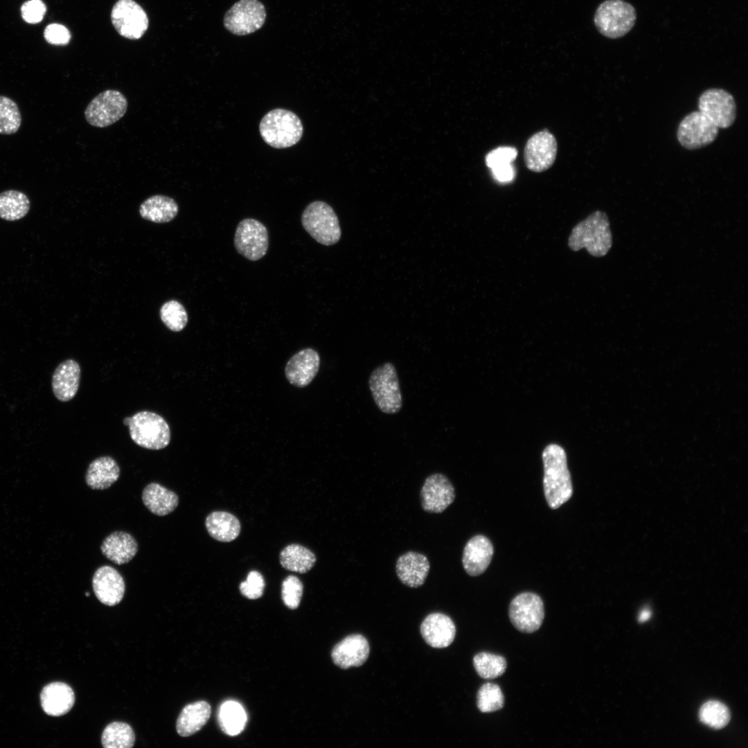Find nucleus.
Wrapping results in <instances>:
<instances>
[{
  "mask_svg": "<svg viewBox=\"0 0 748 748\" xmlns=\"http://www.w3.org/2000/svg\"><path fill=\"white\" fill-rule=\"evenodd\" d=\"M120 467L116 461L108 456H100L92 461L85 474L87 485L93 490L109 488L119 478Z\"/></svg>",
  "mask_w": 748,
  "mask_h": 748,
  "instance_id": "a878e982",
  "label": "nucleus"
},
{
  "mask_svg": "<svg viewBox=\"0 0 748 748\" xmlns=\"http://www.w3.org/2000/svg\"><path fill=\"white\" fill-rule=\"evenodd\" d=\"M21 123V116L17 103L11 98L0 96V134L16 133Z\"/></svg>",
  "mask_w": 748,
  "mask_h": 748,
  "instance_id": "e433bc0d",
  "label": "nucleus"
},
{
  "mask_svg": "<svg viewBox=\"0 0 748 748\" xmlns=\"http://www.w3.org/2000/svg\"><path fill=\"white\" fill-rule=\"evenodd\" d=\"M89 595H90V594H89V592H86V596H89Z\"/></svg>",
  "mask_w": 748,
  "mask_h": 748,
  "instance_id": "de8ad7c7",
  "label": "nucleus"
},
{
  "mask_svg": "<svg viewBox=\"0 0 748 748\" xmlns=\"http://www.w3.org/2000/svg\"><path fill=\"white\" fill-rule=\"evenodd\" d=\"M260 136L269 145L286 148L296 144L301 139L303 127L294 112L285 109H274L267 113L259 125Z\"/></svg>",
  "mask_w": 748,
  "mask_h": 748,
  "instance_id": "7ed1b4c3",
  "label": "nucleus"
},
{
  "mask_svg": "<svg viewBox=\"0 0 748 748\" xmlns=\"http://www.w3.org/2000/svg\"><path fill=\"white\" fill-rule=\"evenodd\" d=\"M430 563L422 553L408 551L397 560L395 571L401 582L407 587L417 588L422 586L428 576Z\"/></svg>",
  "mask_w": 748,
  "mask_h": 748,
  "instance_id": "412c9836",
  "label": "nucleus"
},
{
  "mask_svg": "<svg viewBox=\"0 0 748 748\" xmlns=\"http://www.w3.org/2000/svg\"><path fill=\"white\" fill-rule=\"evenodd\" d=\"M30 207L28 197L24 193L8 190L0 193V217L6 221H16L25 217Z\"/></svg>",
  "mask_w": 748,
  "mask_h": 748,
  "instance_id": "2f4dec72",
  "label": "nucleus"
},
{
  "mask_svg": "<svg viewBox=\"0 0 748 748\" xmlns=\"http://www.w3.org/2000/svg\"><path fill=\"white\" fill-rule=\"evenodd\" d=\"M211 712V706L205 701H198L186 705L177 720V733L183 737L195 733L207 722Z\"/></svg>",
  "mask_w": 748,
  "mask_h": 748,
  "instance_id": "cd10ccee",
  "label": "nucleus"
},
{
  "mask_svg": "<svg viewBox=\"0 0 748 748\" xmlns=\"http://www.w3.org/2000/svg\"><path fill=\"white\" fill-rule=\"evenodd\" d=\"M92 586L97 598L108 606L118 604L122 600L125 590L121 574L114 567L107 565L102 566L95 571Z\"/></svg>",
  "mask_w": 748,
  "mask_h": 748,
  "instance_id": "f3484780",
  "label": "nucleus"
},
{
  "mask_svg": "<svg viewBox=\"0 0 748 748\" xmlns=\"http://www.w3.org/2000/svg\"><path fill=\"white\" fill-rule=\"evenodd\" d=\"M494 553L490 540L484 535H477L466 543L462 556L463 567L471 576L483 573L490 564Z\"/></svg>",
  "mask_w": 748,
  "mask_h": 748,
  "instance_id": "aec40b11",
  "label": "nucleus"
},
{
  "mask_svg": "<svg viewBox=\"0 0 748 748\" xmlns=\"http://www.w3.org/2000/svg\"><path fill=\"white\" fill-rule=\"evenodd\" d=\"M719 128L702 112L694 111L687 114L679 124L677 137L684 148L695 150L713 142Z\"/></svg>",
  "mask_w": 748,
  "mask_h": 748,
  "instance_id": "9d476101",
  "label": "nucleus"
},
{
  "mask_svg": "<svg viewBox=\"0 0 748 748\" xmlns=\"http://www.w3.org/2000/svg\"><path fill=\"white\" fill-rule=\"evenodd\" d=\"M101 742L105 748H131L134 745L135 735L127 723L114 722L104 729Z\"/></svg>",
  "mask_w": 748,
  "mask_h": 748,
  "instance_id": "72a5a7b5",
  "label": "nucleus"
},
{
  "mask_svg": "<svg viewBox=\"0 0 748 748\" xmlns=\"http://www.w3.org/2000/svg\"><path fill=\"white\" fill-rule=\"evenodd\" d=\"M319 366V354L312 348H305L297 353L288 361L285 367V375L292 385L304 387L316 376Z\"/></svg>",
  "mask_w": 748,
  "mask_h": 748,
  "instance_id": "6ab92c4d",
  "label": "nucleus"
},
{
  "mask_svg": "<svg viewBox=\"0 0 748 748\" xmlns=\"http://www.w3.org/2000/svg\"><path fill=\"white\" fill-rule=\"evenodd\" d=\"M650 616L651 612L649 609H643L639 614L638 620L640 623H643L648 621Z\"/></svg>",
  "mask_w": 748,
  "mask_h": 748,
  "instance_id": "49530a36",
  "label": "nucleus"
},
{
  "mask_svg": "<svg viewBox=\"0 0 748 748\" xmlns=\"http://www.w3.org/2000/svg\"><path fill=\"white\" fill-rule=\"evenodd\" d=\"M493 177L500 182H509L515 177V170L512 163L491 168Z\"/></svg>",
  "mask_w": 748,
  "mask_h": 748,
  "instance_id": "a18cd8bd",
  "label": "nucleus"
},
{
  "mask_svg": "<svg viewBox=\"0 0 748 748\" xmlns=\"http://www.w3.org/2000/svg\"><path fill=\"white\" fill-rule=\"evenodd\" d=\"M179 207L172 198L163 195H152L140 206L139 213L147 220L155 223H166L172 220L178 213Z\"/></svg>",
  "mask_w": 748,
  "mask_h": 748,
  "instance_id": "c85d7f7f",
  "label": "nucleus"
},
{
  "mask_svg": "<svg viewBox=\"0 0 748 748\" xmlns=\"http://www.w3.org/2000/svg\"><path fill=\"white\" fill-rule=\"evenodd\" d=\"M218 722L224 733L229 736H236L244 729L247 715L239 703L227 701L220 707Z\"/></svg>",
  "mask_w": 748,
  "mask_h": 748,
  "instance_id": "473e14b6",
  "label": "nucleus"
},
{
  "mask_svg": "<svg viewBox=\"0 0 748 748\" xmlns=\"http://www.w3.org/2000/svg\"><path fill=\"white\" fill-rule=\"evenodd\" d=\"M420 633L425 642L435 648L449 646L456 635L452 620L441 613L429 614L420 625Z\"/></svg>",
  "mask_w": 748,
  "mask_h": 748,
  "instance_id": "4be33fe9",
  "label": "nucleus"
},
{
  "mask_svg": "<svg viewBox=\"0 0 748 748\" xmlns=\"http://www.w3.org/2000/svg\"><path fill=\"white\" fill-rule=\"evenodd\" d=\"M205 525L208 534L220 542H231L240 532V523L238 518L224 511L210 513L206 518Z\"/></svg>",
  "mask_w": 748,
  "mask_h": 748,
  "instance_id": "c756f323",
  "label": "nucleus"
},
{
  "mask_svg": "<svg viewBox=\"0 0 748 748\" xmlns=\"http://www.w3.org/2000/svg\"><path fill=\"white\" fill-rule=\"evenodd\" d=\"M44 711L51 716H60L68 713L75 702L72 688L63 682L51 683L42 689L40 694Z\"/></svg>",
  "mask_w": 748,
  "mask_h": 748,
  "instance_id": "b1692460",
  "label": "nucleus"
},
{
  "mask_svg": "<svg viewBox=\"0 0 748 748\" xmlns=\"http://www.w3.org/2000/svg\"><path fill=\"white\" fill-rule=\"evenodd\" d=\"M127 100L119 91L107 89L93 98L84 110L87 122L96 127H106L126 113Z\"/></svg>",
  "mask_w": 748,
  "mask_h": 748,
  "instance_id": "6e6552de",
  "label": "nucleus"
},
{
  "mask_svg": "<svg viewBox=\"0 0 748 748\" xmlns=\"http://www.w3.org/2000/svg\"><path fill=\"white\" fill-rule=\"evenodd\" d=\"M111 17L118 33L128 39H139L148 27L145 12L133 0L118 1L112 8Z\"/></svg>",
  "mask_w": 748,
  "mask_h": 748,
  "instance_id": "2eb2a0df",
  "label": "nucleus"
},
{
  "mask_svg": "<svg viewBox=\"0 0 748 748\" xmlns=\"http://www.w3.org/2000/svg\"><path fill=\"white\" fill-rule=\"evenodd\" d=\"M557 152L555 137L549 130L544 129L533 134L526 141L524 149V163L533 172H544L553 166Z\"/></svg>",
  "mask_w": 748,
  "mask_h": 748,
  "instance_id": "4468645a",
  "label": "nucleus"
},
{
  "mask_svg": "<svg viewBox=\"0 0 748 748\" xmlns=\"http://www.w3.org/2000/svg\"><path fill=\"white\" fill-rule=\"evenodd\" d=\"M304 229L319 243L330 246L340 239L341 231L332 208L322 201L309 204L301 215Z\"/></svg>",
  "mask_w": 748,
  "mask_h": 748,
  "instance_id": "0eeeda50",
  "label": "nucleus"
},
{
  "mask_svg": "<svg viewBox=\"0 0 748 748\" xmlns=\"http://www.w3.org/2000/svg\"><path fill=\"white\" fill-rule=\"evenodd\" d=\"M477 674L483 679H492L503 675L507 668L504 657L490 652H480L473 658Z\"/></svg>",
  "mask_w": 748,
  "mask_h": 748,
  "instance_id": "f704fd0d",
  "label": "nucleus"
},
{
  "mask_svg": "<svg viewBox=\"0 0 748 748\" xmlns=\"http://www.w3.org/2000/svg\"><path fill=\"white\" fill-rule=\"evenodd\" d=\"M80 367L72 359L61 362L55 369L51 380L53 395L61 402L71 400L76 395L80 380Z\"/></svg>",
  "mask_w": 748,
  "mask_h": 748,
  "instance_id": "5701e85b",
  "label": "nucleus"
},
{
  "mask_svg": "<svg viewBox=\"0 0 748 748\" xmlns=\"http://www.w3.org/2000/svg\"><path fill=\"white\" fill-rule=\"evenodd\" d=\"M508 614L517 630L525 633L534 632L540 627L544 618L543 601L535 593H521L510 602Z\"/></svg>",
  "mask_w": 748,
  "mask_h": 748,
  "instance_id": "f8f14e48",
  "label": "nucleus"
},
{
  "mask_svg": "<svg viewBox=\"0 0 748 748\" xmlns=\"http://www.w3.org/2000/svg\"><path fill=\"white\" fill-rule=\"evenodd\" d=\"M568 245L573 251L585 248L592 256H605L612 246V235L607 214L596 211L578 223L571 232Z\"/></svg>",
  "mask_w": 748,
  "mask_h": 748,
  "instance_id": "f03ea898",
  "label": "nucleus"
},
{
  "mask_svg": "<svg viewBox=\"0 0 748 748\" xmlns=\"http://www.w3.org/2000/svg\"><path fill=\"white\" fill-rule=\"evenodd\" d=\"M265 19V8L260 1L240 0L227 10L223 21L231 33L243 36L259 30Z\"/></svg>",
  "mask_w": 748,
  "mask_h": 748,
  "instance_id": "1a4fd4ad",
  "label": "nucleus"
},
{
  "mask_svg": "<svg viewBox=\"0 0 748 748\" xmlns=\"http://www.w3.org/2000/svg\"><path fill=\"white\" fill-rule=\"evenodd\" d=\"M370 646L367 639L362 634L347 636L332 649L331 657L334 664L342 669L359 667L367 660Z\"/></svg>",
  "mask_w": 748,
  "mask_h": 748,
  "instance_id": "a211bd4d",
  "label": "nucleus"
},
{
  "mask_svg": "<svg viewBox=\"0 0 748 748\" xmlns=\"http://www.w3.org/2000/svg\"><path fill=\"white\" fill-rule=\"evenodd\" d=\"M517 156V150L511 146L498 147L490 152L486 157V163L490 169L501 166L512 162Z\"/></svg>",
  "mask_w": 748,
  "mask_h": 748,
  "instance_id": "79ce46f5",
  "label": "nucleus"
},
{
  "mask_svg": "<svg viewBox=\"0 0 748 748\" xmlns=\"http://www.w3.org/2000/svg\"><path fill=\"white\" fill-rule=\"evenodd\" d=\"M236 251L247 259L256 261L262 258L269 247V236L266 226L257 220L246 218L241 220L234 235Z\"/></svg>",
  "mask_w": 748,
  "mask_h": 748,
  "instance_id": "9b49d317",
  "label": "nucleus"
},
{
  "mask_svg": "<svg viewBox=\"0 0 748 748\" xmlns=\"http://www.w3.org/2000/svg\"><path fill=\"white\" fill-rule=\"evenodd\" d=\"M542 460L544 496L549 506L556 509L567 502L573 494L567 455L561 446L552 443L544 448Z\"/></svg>",
  "mask_w": 748,
  "mask_h": 748,
  "instance_id": "f257e3e1",
  "label": "nucleus"
},
{
  "mask_svg": "<svg viewBox=\"0 0 748 748\" xmlns=\"http://www.w3.org/2000/svg\"><path fill=\"white\" fill-rule=\"evenodd\" d=\"M138 543L134 537L125 531H114L102 542V553L118 565L128 563L138 551Z\"/></svg>",
  "mask_w": 748,
  "mask_h": 748,
  "instance_id": "393cba45",
  "label": "nucleus"
},
{
  "mask_svg": "<svg viewBox=\"0 0 748 748\" xmlns=\"http://www.w3.org/2000/svg\"><path fill=\"white\" fill-rule=\"evenodd\" d=\"M303 586L299 578L288 576L282 582L281 595L284 604L290 609H294L300 604L303 595Z\"/></svg>",
  "mask_w": 748,
  "mask_h": 748,
  "instance_id": "ea45409f",
  "label": "nucleus"
},
{
  "mask_svg": "<svg viewBox=\"0 0 748 748\" xmlns=\"http://www.w3.org/2000/svg\"><path fill=\"white\" fill-rule=\"evenodd\" d=\"M369 389L378 409L388 414L396 413L402 407V398L397 371L385 362L375 368L368 380Z\"/></svg>",
  "mask_w": 748,
  "mask_h": 748,
  "instance_id": "423d86ee",
  "label": "nucleus"
},
{
  "mask_svg": "<svg viewBox=\"0 0 748 748\" xmlns=\"http://www.w3.org/2000/svg\"><path fill=\"white\" fill-rule=\"evenodd\" d=\"M421 506L430 513H443L454 501L455 490L443 474L434 473L427 477L420 490Z\"/></svg>",
  "mask_w": 748,
  "mask_h": 748,
  "instance_id": "dca6fc26",
  "label": "nucleus"
},
{
  "mask_svg": "<svg viewBox=\"0 0 748 748\" xmlns=\"http://www.w3.org/2000/svg\"><path fill=\"white\" fill-rule=\"evenodd\" d=\"M279 560L284 569L299 573L310 571L317 560L310 549L297 544L285 546L280 553Z\"/></svg>",
  "mask_w": 748,
  "mask_h": 748,
  "instance_id": "7c9ffc66",
  "label": "nucleus"
},
{
  "mask_svg": "<svg viewBox=\"0 0 748 748\" xmlns=\"http://www.w3.org/2000/svg\"><path fill=\"white\" fill-rule=\"evenodd\" d=\"M128 427L132 440L145 449L158 450L165 448L170 441L171 433L166 420L160 415L142 411L123 419Z\"/></svg>",
  "mask_w": 748,
  "mask_h": 748,
  "instance_id": "20e7f679",
  "label": "nucleus"
},
{
  "mask_svg": "<svg viewBox=\"0 0 748 748\" xmlns=\"http://www.w3.org/2000/svg\"><path fill=\"white\" fill-rule=\"evenodd\" d=\"M142 501L154 515L165 516L173 512L179 504L177 495L157 483H150L143 489Z\"/></svg>",
  "mask_w": 748,
  "mask_h": 748,
  "instance_id": "bb28decb",
  "label": "nucleus"
},
{
  "mask_svg": "<svg viewBox=\"0 0 748 748\" xmlns=\"http://www.w3.org/2000/svg\"><path fill=\"white\" fill-rule=\"evenodd\" d=\"M699 718L704 724L715 729H720L727 725L731 715L725 704L719 701L710 700L701 706Z\"/></svg>",
  "mask_w": 748,
  "mask_h": 748,
  "instance_id": "c9c22d12",
  "label": "nucleus"
},
{
  "mask_svg": "<svg viewBox=\"0 0 748 748\" xmlns=\"http://www.w3.org/2000/svg\"><path fill=\"white\" fill-rule=\"evenodd\" d=\"M265 582L262 574L257 571H250L246 580L242 582L239 589L241 594L249 599H257L262 596Z\"/></svg>",
  "mask_w": 748,
  "mask_h": 748,
  "instance_id": "a19ab883",
  "label": "nucleus"
},
{
  "mask_svg": "<svg viewBox=\"0 0 748 748\" xmlns=\"http://www.w3.org/2000/svg\"><path fill=\"white\" fill-rule=\"evenodd\" d=\"M634 7L623 0H606L597 8L594 21L598 31L609 39H618L629 33L635 24Z\"/></svg>",
  "mask_w": 748,
  "mask_h": 748,
  "instance_id": "39448f33",
  "label": "nucleus"
},
{
  "mask_svg": "<svg viewBox=\"0 0 748 748\" xmlns=\"http://www.w3.org/2000/svg\"><path fill=\"white\" fill-rule=\"evenodd\" d=\"M44 37L51 44L64 45L69 42L71 35L69 30L63 25L52 24L46 28Z\"/></svg>",
  "mask_w": 748,
  "mask_h": 748,
  "instance_id": "c03bdc74",
  "label": "nucleus"
},
{
  "mask_svg": "<svg viewBox=\"0 0 748 748\" xmlns=\"http://www.w3.org/2000/svg\"><path fill=\"white\" fill-rule=\"evenodd\" d=\"M46 12V6L41 0H30L21 7V15L28 23L35 24L43 19Z\"/></svg>",
  "mask_w": 748,
  "mask_h": 748,
  "instance_id": "37998d69",
  "label": "nucleus"
},
{
  "mask_svg": "<svg viewBox=\"0 0 748 748\" xmlns=\"http://www.w3.org/2000/svg\"><path fill=\"white\" fill-rule=\"evenodd\" d=\"M698 109L718 128L729 127L736 118L734 98L722 89L711 88L704 91L699 97Z\"/></svg>",
  "mask_w": 748,
  "mask_h": 748,
  "instance_id": "ddd939ff",
  "label": "nucleus"
},
{
  "mask_svg": "<svg viewBox=\"0 0 748 748\" xmlns=\"http://www.w3.org/2000/svg\"><path fill=\"white\" fill-rule=\"evenodd\" d=\"M477 707L482 713L500 710L504 704V697L500 687L493 683L483 684L477 693Z\"/></svg>",
  "mask_w": 748,
  "mask_h": 748,
  "instance_id": "4c0bfd02",
  "label": "nucleus"
},
{
  "mask_svg": "<svg viewBox=\"0 0 748 748\" xmlns=\"http://www.w3.org/2000/svg\"><path fill=\"white\" fill-rule=\"evenodd\" d=\"M160 317L166 326L173 332H179L186 326L188 314L179 302L171 300L165 303L160 309Z\"/></svg>",
  "mask_w": 748,
  "mask_h": 748,
  "instance_id": "58836bf2",
  "label": "nucleus"
}]
</instances>
